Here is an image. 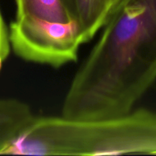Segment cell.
Wrapping results in <instances>:
<instances>
[{
  "mask_svg": "<svg viewBox=\"0 0 156 156\" xmlns=\"http://www.w3.org/2000/svg\"><path fill=\"white\" fill-rule=\"evenodd\" d=\"M102 27L68 88L63 117L124 115L156 82V0H119Z\"/></svg>",
  "mask_w": 156,
  "mask_h": 156,
  "instance_id": "obj_1",
  "label": "cell"
},
{
  "mask_svg": "<svg viewBox=\"0 0 156 156\" xmlns=\"http://www.w3.org/2000/svg\"><path fill=\"white\" fill-rule=\"evenodd\" d=\"M156 155V113L133 110L100 119L34 118L3 155Z\"/></svg>",
  "mask_w": 156,
  "mask_h": 156,
  "instance_id": "obj_2",
  "label": "cell"
},
{
  "mask_svg": "<svg viewBox=\"0 0 156 156\" xmlns=\"http://www.w3.org/2000/svg\"><path fill=\"white\" fill-rule=\"evenodd\" d=\"M9 37L11 48L20 58L56 68L75 62L84 44L74 21L54 22L30 16L15 18Z\"/></svg>",
  "mask_w": 156,
  "mask_h": 156,
  "instance_id": "obj_3",
  "label": "cell"
},
{
  "mask_svg": "<svg viewBox=\"0 0 156 156\" xmlns=\"http://www.w3.org/2000/svg\"><path fill=\"white\" fill-rule=\"evenodd\" d=\"M84 43L102 28L113 11L110 0H66Z\"/></svg>",
  "mask_w": 156,
  "mask_h": 156,
  "instance_id": "obj_4",
  "label": "cell"
},
{
  "mask_svg": "<svg viewBox=\"0 0 156 156\" xmlns=\"http://www.w3.org/2000/svg\"><path fill=\"white\" fill-rule=\"evenodd\" d=\"M35 117L31 108L24 102L0 98V155H3Z\"/></svg>",
  "mask_w": 156,
  "mask_h": 156,
  "instance_id": "obj_5",
  "label": "cell"
},
{
  "mask_svg": "<svg viewBox=\"0 0 156 156\" xmlns=\"http://www.w3.org/2000/svg\"><path fill=\"white\" fill-rule=\"evenodd\" d=\"M16 16L35 17L49 21H73L66 0H15Z\"/></svg>",
  "mask_w": 156,
  "mask_h": 156,
  "instance_id": "obj_6",
  "label": "cell"
},
{
  "mask_svg": "<svg viewBox=\"0 0 156 156\" xmlns=\"http://www.w3.org/2000/svg\"><path fill=\"white\" fill-rule=\"evenodd\" d=\"M10 42L9 37V28H7L0 9V55L4 60L7 59L10 53Z\"/></svg>",
  "mask_w": 156,
  "mask_h": 156,
  "instance_id": "obj_7",
  "label": "cell"
},
{
  "mask_svg": "<svg viewBox=\"0 0 156 156\" xmlns=\"http://www.w3.org/2000/svg\"><path fill=\"white\" fill-rule=\"evenodd\" d=\"M110 1H111V4H112V6H113V9H114L115 5L119 2V0H110Z\"/></svg>",
  "mask_w": 156,
  "mask_h": 156,
  "instance_id": "obj_8",
  "label": "cell"
},
{
  "mask_svg": "<svg viewBox=\"0 0 156 156\" xmlns=\"http://www.w3.org/2000/svg\"><path fill=\"white\" fill-rule=\"evenodd\" d=\"M4 61V59H3V58L2 57L1 55H0V69H1L2 68V62Z\"/></svg>",
  "mask_w": 156,
  "mask_h": 156,
  "instance_id": "obj_9",
  "label": "cell"
}]
</instances>
